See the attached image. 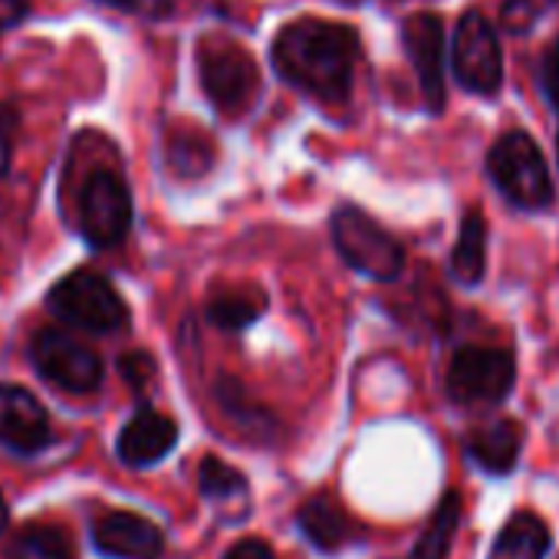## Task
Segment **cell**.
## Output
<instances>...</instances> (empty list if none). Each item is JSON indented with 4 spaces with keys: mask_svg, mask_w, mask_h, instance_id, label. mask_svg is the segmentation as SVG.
Returning <instances> with one entry per match:
<instances>
[{
    "mask_svg": "<svg viewBox=\"0 0 559 559\" xmlns=\"http://www.w3.org/2000/svg\"><path fill=\"white\" fill-rule=\"evenodd\" d=\"M556 8H559V0H503L500 4V27L513 37H526Z\"/></svg>",
    "mask_w": 559,
    "mask_h": 559,
    "instance_id": "603a6c76",
    "label": "cell"
},
{
    "mask_svg": "<svg viewBox=\"0 0 559 559\" xmlns=\"http://www.w3.org/2000/svg\"><path fill=\"white\" fill-rule=\"evenodd\" d=\"M539 86H543V96L546 103L559 112V34L556 40L546 47L543 53V63H539Z\"/></svg>",
    "mask_w": 559,
    "mask_h": 559,
    "instance_id": "d4e9b609",
    "label": "cell"
},
{
    "mask_svg": "<svg viewBox=\"0 0 559 559\" xmlns=\"http://www.w3.org/2000/svg\"><path fill=\"white\" fill-rule=\"evenodd\" d=\"M99 4L135 14V17H145V21H162V17L171 14V0H99Z\"/></svg>",
    "mask_w": 559,
    "mask_h": 559,
    "instance_id": "484cf974",
    "label": "cell"
},
{
    "mask_svg": "<svg viewBox=\"0 0 559 559\" xmlns=\"http://www.w3.org/2000/svg\"><path fill=\"white\" fill-rule=\"evenodd\" d=\"M266 310V297L263 294H240V290H227V294H217L211 297L207 304V323L217 326V330H227V333H240L247 326H253L260 320V313Z\"/></svg>",
    "mask_w": 559,
    "mask_h": 559,
    "instance_id": "d6986e66",
    "label": "cell"
},
{
    "mask_svg": "<svg viewBox=\"0 0 559 559\" xmlns=\"http://www.w3.org/2000/svg\"><path fill=\"white\" fill-rule=\"evenodd\" d=\"M451 73L474 96H497L503 86V57L493 24L480 11H467L451 37Z\"/></svg>",
    "mask_w": 559,
    "mask_h": 559,
    "instance_id": "52a82bcc",
    "label": "cell"
},
{
    "mask_svg": "<svg viewBox=\"0 0 559 559\" xmlns=\"http://www.w3.org/2000/svg\"><path fill=\"white\" fill-rule=\"evenodd\" d=\"M119 372H122V379H126L132 389H145V382L155 376V362H152V356H145V353H129V356L119 359Z\"/></svg>",
    "mask_w": 559,
    "mask_h": 559,
    "instance_id": "4316f807",
    "label": "cell"
},
{
    "mask_svg": "<svg viewBox=\"0 0 559 559\" xmlns=\"http://www.w3.org/2000/svg\"><path fill=\"white\" fill-rule=\"evenodd\" d=\"M330 230H333V243H336L340 257L353 270H359L372 280H382V284L399 280V273L405 270V247L399 243V237H392L362 207H356V204L336 207Z\"/></svg>",
    "mask_w": 559,
    "mask_h": 559,
    "instance_id": "5b68a950",
    "label": "cell"
},
{
    "mask_svg": "<svg viewBox=\"0 0 559 559\" xmlns=\"http://www.w3.org/2000/svg\"><path fill=\"white\" fill-rule=\"evenodd\" d=\"M93 543L109 559H158L165 552L162 530L129 510H109L93 523Z\"/></svg>",
    "mask_w": 559,
    "mask_h": 559,
    "instance_id": "7c38bea8",
    "label": "cell"
},
{
    "mask_svg": "<svg viewBox=\"0 0 559 559\" xmlns=\"http://www.w3.org/2000/svg\"><path fill=\"white\" fill-rule=\"evenodd\" d=\"M556 152H559V135H556Z\"/></svg>",
    "mask_w": 559,
    "mask_h": 559,
    "instance_id": "d6a6232c",
    "label": "cell"
},
{
    "mask_svg": "<svg viewBox=\"0 0 559 559\" xmlns=\"http://www.w3.org/2000/svg\"><path fill=\"white\" fill-rule=\"evenodd\" d=\"M50 418L34 392L0 382V444L14 454H37L50 444Z\"/></svg>",
    "mask_w": 559,
    "mask_h": 559,
    "instance_id": "8fae6325",
    "label": "cell"
},
{
    "mask_svg": "<svg viewBox=\"0 0 559 559\" xmlns=\"http://www.w3.org/2000/svg\"><path fill=\"white\" fill-rule=\"evenodd\" d=\"M224 559H276V556H273V549H270L266 543H260V539H240V543H234V546L227 549Z\"/></svg>",
    "mask_w": 559,
    "mask_h": 559,
    "instance_id": "f546056e",
    "label": "cell"
},
{
    "mask_svg": "<svg viewBox=\"0 0 559 559\" xmlns=\"http://www.w3.org/2000/svg\"><path fill=\"white\" fill-rule=\"evenodd\" d=\"M4 559H76V552H73L70 536L60 526L31 523L11 539Z\"/></svg>",
    "mask_w": 559,
    "mask_h": 559,
    "instance_id": "ffe728a7",
    "label": "cell"
},
{
    "mask_svg": "<svg viewBox=\"0 0 559 559\" xmlns=\"http://www.w3.org/2000/svg\"><path fill=\"white\" fill-rule=\"evenodd\" d=\"M487 266V221L480 211H467L451 250V276L464 287H477Z\"/></svg>",
    "mask_w": 559,
    "mask_h": 559,
    "instance_id": "e0dca14e",
    "label": "cell"
},
{
    "mask_svg": "<svg viewBox=\"0 0 559 559\" xmlns=\"http://www.w3.org/2000/svg\"><path fill=\"white\" fill-rule=\"evenodd\" d=\"M214 395H217V402H221L224 415H227V418H234L240 428H253V435H257L260 441H266V438L276 431L273 418H270L266 412H260V408H253V405L247 402V392H243V385H240V382H234V379H227V376H224V379H217Z\"/></svg>",
    "mask_w": 559,
    "mask_h": 559,
    "instance_id": "44dd1931",
    "label": "cell"
},
{
    "mask_svg": "<svg viewBox=\"0 0 559 559\" xmlns=\"http://www.w3.org/2000/svg\"><path fill=\"white\" fill-rule=\"evenodd\" d=\"M546 552H549L546 523L536 513L520 510L500 526L487 559H546Z\"/></svg>",
    "mask_w": 559,
    "mask_h": 559,
    "instance_id": "2e32d148",
    "label": "cell"
},
{
    "mask_svg": "<svg viewBox=\"0 0 559 559\" xmlns=\"http://www.w3.org/2000/svg\"><path fill=\"white\" fill-rule=\"evenodd\" d=\"M47 310L86 333L96 336H109L119 333L129 323V307L119 297V290L109 284V280L90 266H80L73 273H67L63 280H57L50 297H47Z\"/></svg>",
    "mask_w": 559,
    "mask_h": 559,
    "instance_id": "7a4b0ae2",
    "label": "cell"
},
{
    "mask_svg": "<svg viewBox=\"0 0 559 559\" xmlns=\"http://www.w3.org/2000/svg\"><path fill=\"white\" fill-rule=\"evenodd\" d=\"M8 523H11V510H8V500H4V493H0V533L8 530Z\"/></svg>",
    "mask_w": 559,
    "mask_h": 559,
    "instance_id": "4dcf8cb0",
    "label": "cell"
},
{
    "mask_svg": "<svg viewBox=\"0 0 559 559\" xmlns=\"http://www.w3.org/2000/svg\"><path fill=\"white\" fill-rule=\"evenodd\" d=\"M297 526L304 530V536L323 549V552H336L353 539V520L346 516V510L340 503H333L330 497H313L297 510Z\"/></svg>",
    "mask_w": 559,
    "mask_h": 559,
    "instance_id": "9a60e30c",
    "label": "cell"
},
{
    "mask_svg": "<svg viewBox=\"0 0 559 559\" xmlns=\"http://www.w3.org/2000/svg\"><path fill=\"white\" fill-rule=\"evenodd\" d=\"M487 175L520 211H543L552 201V178L539 145L526 132H507L487 152Z\"/></svg>",
    "mask_w": 559,
    "mask_h": 559,
    "instance_id": "277c9868",
    "label": "cell"
},
{
    "mask_svg": "<svg viewBox=\"0 0 559 559\" xmlns=\"http://www.w3.org/2000/svg\"><path fill=\"white\" fill-rule=\"evenodd\" d=\"M457 526H461V493L451 490L441 497L438 510L431 513L425 533L418 536V543L412 549V559H448Z\"/></svg>",
    "mask_w": 559,
    "mask_h": 559,
    "instance_id": "ac0fdd59",
    "label": "cell"
},
{
    "mask_svg": "<svg viewBox=\"0 0 559 559\" xmlns=\"http://www.w3.org/2000/svg\"><path fill=\"white\" fill-rule=\"evenodd\" d=\"M516 382V362L510 349L497 346H461L451 356L444 389L457 405H493L510 395Z\"/></svg>",
    "mask_w": 559,
    "mask_h": 559,
    "instance_id": "8992f818",
    "label": "cell"
},
{
    "mask_svg": "<svg viewBox=\"0 0 559 559\" xmlns=\"http://www.w3.org/2000/svg\"><path fill=\"white\" fill-rule=\"evenodd\" d=\"M520 448H523V428L513 418L487 421L464 438L467 457L487 474H510L520 461Z\"/></svg>",
    "mask_w": 559,
    "mask_h": 559,
    "instance_id": "5bb4252c",
    "label": "cell"
},
{
    "mask_svg": "<svg viewBox=\"0 0 559 559\" xmlns=\"http://www.w3.org/2000/svg\"><path fill=\"white\" fill-rule=\"evenodd\" d=\"M80 234L96 250H112L132 227V191L122 175L99 168L80 191Z\"/></svg>",
    "mask_w": 559,
    "mask_h": 559,
    "instance_id": "ba28073f",
    "label": "cell"
},
{
    "mask_svg": "<svg viewBox=\"0 0 559 559\" xmlns=\"http://www.w3.org/2000/svg\"><path fill=\"white\" fill-rule=\"evenodd\" d=\"M168 162L181 178H198L211 168V148L201 139H175L168 145Z\"/></svg>",
    "mask_w": 559,
    "mask_h": 559,
    "instance_id": "cb8c5ba5",
    "label": "cell"
},
{
    "mask_svg": "<svg viewBox=\"0 0 559 559\" xmlns=\"http://www.w3.org/2000/svg\"><path fill=\"white\" fill-rule=\"evenodd\" d=\"M34 0H0V31H11L27 21Z\"/></svg>",
    "mask_w": 559,
    "mask_h": 559,
    "instance_id": "f1b7e54d",
    "label": "cell"
},
{
    "mask_svg": "<svg viewBox=\"0 0 559 559\" xmlns=\"http://www.w3.org/2000/svg\"><path fill=\"white\" fill-rule=\"evenodd\" d=\"M340 4H359V0H340Z\"/></svg>",
    "mask_w": 559,
    "mask_h": 559,
    "instance_id": "1f68e13d",
    "label": "cell"
},
{
    "mask_svg": "<svg viewBox=\"0 0 559 559\" xmlns=\"http://www.w3.org/2000/svg\"><path fill=\"white\" fill-rule=\"evenodd\" d=\"M359 57V34L320 17H300L287 24L270 50L280 80L323 103L349 99Z\"/></svg>",
    "mask_w": 559,
    "mask_h": 559,
    "instance_id": "6da1fadb",
    "label": "cell"
},
{
    "mask_svg": "<svg viewBox=\"0 0 559 559\" xmlns=\"http://www.w3.org/2000/svg\"><path fill=\"white\" fill-rule=\"evenodd\" d=\"M198 80L204 86L207 103L221 116H243L253 109L260 96V70L253 57L224 37H207L198 47Z\"/></svg>",
    "mask_w": 559,
    "mask_h": 559,
    "instance_id": "3957f363",
    "label": "cell"
},
{
    "mask_svg": "<svg viewBox=\"0 0 559 559\" xmlns=\"http://www.w3.org/2000/svg\"><path fill=\"white\" fill-rule=\"evenodd\" d=\"M444 24L438 14H412L402 24V47L418 76L428 112L444 109Z\"/></svg>",
    "mask_w": 559,
    "mask_h": 559,
    "instance_id": "30bf717a",
    "label": "cell"
},
{
    "mask_svg": "<svg viewBox=\"0 0 559 559\" xmlns=\"http://www.w3.org/2000/svg\"><path fill=\"white\" fill-rule=\"evenodd\" d=\"M198 490L207 500H230L247 490V477L221 457H204L198 467Z\"/></svg>",
    "mask_w": 559,
    "mask_h": 559,
    "instance_id": "7402d4cb",
    "label": "cell"
},
{
    "mask_svg": "<svg viewBox=\"0 0 559 559\" xmlns=\"http://www.w3.org/2000/svg\"><path fill=\"white\" fill-rule=\"evenodd\" d=\"M34 369L63 392L90 395L103 385V359L63 330H40L31 340Z\"/></svg>",
    "mask_w": 559,
    "mask_h": 559,
    "instance_id": "9c48e42d",
    "label": "cell"
},
{
    "mask_svg": "<svg viewBox=\"0 0 559 559\" xmlns=\"http://www.w3.org/2000/svg\"><path fill=\"white\" fill-rule=\"evenodd\" d=\"M175 444H178L175 418H168L155 408H142L122 425V431L116 438V454L129 467H152V464L165 461Z\"/></svg>",
    "mask_w": 559,
    "mask_h": 559,
    "instance_id": "4fadbf2b",
    "label": "cell"
},
{
    "mask_svg": "<svg viewBox=\"0 0 559 559\" xmlns=\"http://www.w3.org/2000/svg\"><path fill=\"white\" fill-rule=\"evenodd\" d=\"M14 132H17V112L11 106H0V178L11 168L14 155Z\"/></svg>",
    "mask_w": 559,
    "mask_h": 559,
    "instance_id": "83f0119b",
    "label": "cell"
}]
</instances>
